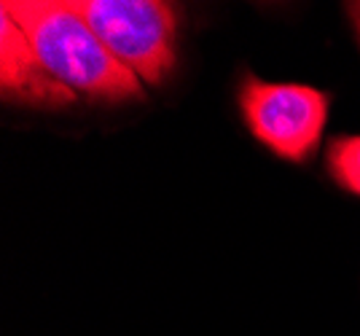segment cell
Instances as JSON below:
<instances>
[{
  "label": "cell",
  "instance_id": "cell-2",
  "mask_svg": "<svg viewBox=\"0 0 360 336\" xmlns=\"http://www.w3.org/2000/svg\"><path fill=\"white\" fill-rule=\"evenodd\" d=\"M143 84H165L178 62V8L162 0H68Z\"/></svg>",
  "mask_w": 360,
  "mask_h": 336
},
{
  "label": "cell",
  "instance_id": "cell-1",
  "mask_svg": "<svg viewBox=\"0 0 360 336\" xmlns=\"http://www.w3.org/2000/svg\"><path fill=\"white\" fill-rule=\"evenodd\" d=\"M0 11L25 30L49 73L70 92L105 105L146 97L143 81L108 51L68 0H3Z\"/></svg>",
  "mask_w": 360,
  "mask_h": 336
},
{
  "label": "cell",
  "instance_id": "cell-5",
  "mask_svg": "<svg viewBox=\"0 0 360 336\" xmlns=\"http://www.w3.org/2000/svg\"><path fill=\"white\" fill-rule=\"evenodd\" d=\"M326 172L342 191L360 197V135H336L326 148Z\"/></svg>",
  "mask_w": 360,
  "mask_h": 336
},
{
  "label": "cell",
  "instance_id": "cell-3",
  "mask_svg": "<svg viewBox=\"0 0 360 336\" xmlns=\"http://www.w3.org/2000/svg\"><path fill=\"white\" fill-rule=\"evenodd\" d=\"M237 105L255 143L283 162L307 164L323 143L330 94L307 84L264 81L245 73L237 84Z\"/></svg>",
  "mask_w": 360,
  "mask_h": 336
},
{
  "label": "cell",
  "instance_id": "cell-4",
  "mask_svg": "<svg viewBox=\"0 0 360 336\" xmlns=\"http://www.w3.org/2000/svg\"><path fill=\"white\" fill-rule=\"evenodd\" d=\"M0 89L6 103L38 110L70 108L78 97L49 73L30 38L6 11H0Z\"/></svg>",
  "mask_w": 360,
  "mask_h": 336
},
{
  "label": "cell",
  "instance_id": "cell-6",
  "mask_svg": "<svg viewBox=\"0 0 360 336\" xmlns=\"http://www.w3.org/2000/svg\"><path fill=\"white\" fill-rule=\"evenodd\" d=\"M345 8H347V19H349V27H352V35H355L360 49V3H347Z\"/></svg>",
  "mask_w": 360,
  "mask_h": 336
}]
</instances>
